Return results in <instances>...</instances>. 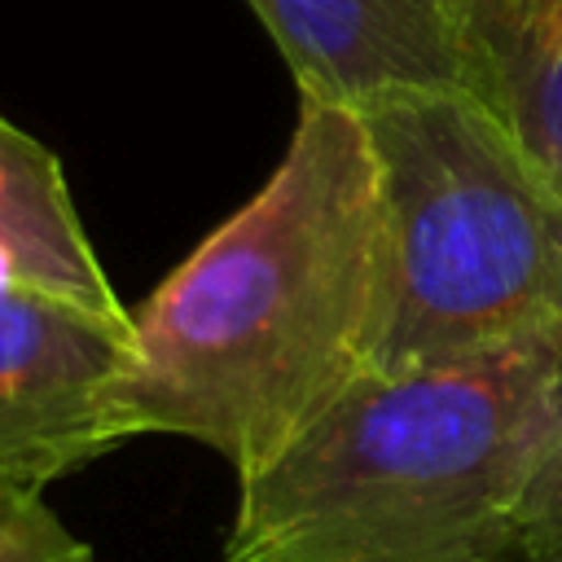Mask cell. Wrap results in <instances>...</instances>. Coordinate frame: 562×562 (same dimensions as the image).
<instances>
[{
  "label": "cell",
  "instance_id": "cell-1",
  "mask_svg": "<svg viewBox=\"0 0 562 562\" xmlns=\"http://www.w3.org/2000/svg\"><path fill=\"white\" fill-rule=\"evenodd\" d=\"M382 206L364 119L299 101L277 171L132 307L114 439L180 435L237 479L281 457L369 373Z\"/></svg>",
  "mask_w": 562,
  "mask_h": 562
},
{
  "label": "cell",
  "instance_id": "cell-2",
  "mask_svg": "<svg viewBox=\"0 0 562 562\" xmlns=\"http://www.w3.org/2000/svg\"><path fill=\"white\" fill-rule=\"evenodd\" d=\"M562 404V329L474 360L364 373L237 479L224 562H509Z\"/></svg>",
  "mask_w": 562,
  "mask_h": 562
},
{
  "label": "cell",
  "instance_id": "cell-3",
  "mask_svg": "<svg viewBox=\"0 0 562 562\" xmlns=\"http://www.w3.org/2000/svg\"><path fill=\"white\" fill-rule=\"evenodd\" d=\"M382 206L369 373H413L562 329V189L470 92L364 114Z\"/></svg>",
  "mask_w": 562,
  "mask_h": 562
},
{
  "label": "cell",
  "instance_id": "cell-4",
  "mask_svg": "<svg viewBox=\"0 0 562 562\" xmlns=\"http://www.w3.org/2000/svg\"><path fill=\"white\" fill-rule=\"evenodd\" d=\"M132 347V312L105 316L0 272V487L48 483L114 452L110 386Z\"/></svg>",
  "mask_w": 562,
  "mask_h": 562
},
{
  "label": "cell",
  "instance_id": "cell-5",
  "mask_svg": "<svg viewBox=\"0 0 562 562\" xmlns=\"http://www.w3.org/2000/svg\"><path fill=\"white\" fill-rule=\"evenodd\" d=\"M299 101L364 114L413 92H465L461 0H246Z\"/></svg>",
  "mask_w": 562,
  "mask_h": 562
},
{
  "label": "cell",
  "instance_id": "cell-6",
  "mask_svg": "<svg viewBox=\"0 0 562 562\" xmlns=\"http://www.w3.org/2000/svg\"><path fill=\"white\" fill-rule=\"evenodd\" d=\"M465 92L562 189V0H461Z\"/></svg>",
  "mask_w": 562,
  "mask_h": 562
},
{
  "label": "cell",
  "instance_id": "cell-7",
  "mask_svg": "<svg viewBox=\"0 0 562 562\" xmlns=\"http://www.w3.org/2000/svg\"><path fill=\"white\" fill-rule=\"evenodd\" d=\"M0 272L66 294L92 312L127 316L79 220L57 154L0 114Z\"/></svg>",
  "mask_w": 562,
  "mask_h": 562
},
{
  "label": "cell",
  "instance_id": "cell-8",
  "mask_svg": "<svg viewBox=\"0 0 562 562\" xmlns=\"http://www.w3.org/2000/svg\"><path fill=\"white\" fill-rule=\"evenodd\" d=\"M514 562H562V404L514 509Z\"/></svg>",
  "mask_w": 562,
  "mask_h": 562
},
{
  "label": "cell",
  "instance_id": "cell-9",
  "mask_svg": "<svg viewBox=\"0 0 562 562\" xmlns=\"http://www.w3.org/2000/svg\"><path fill=\"white\" fill-rule=\"evenodd\" d=\"M0 562H97L40 492L0 487Z\"/></svg>",
  "mask_w": 562,
  "mask_h": 562
}]
</instances>
